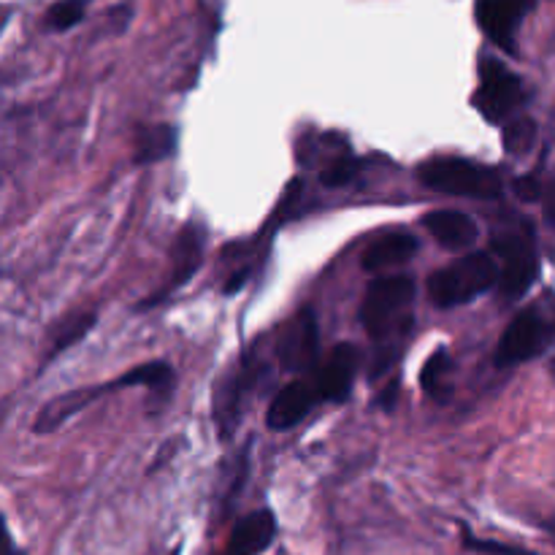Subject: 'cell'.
<instances>
[{
    "instance_id": "1",
    "label": "cell",
    "mask_w": 555,
    "mask_h": 555,
    "mask_svg": "<svg viewBox=\"0 0 555 555\" xmlns=\"http://www.w3.org/2000/svg\"><path fill=\"white\" fill-rule=\"evenodd\" d=\"M491 253L499 266V291L507 301L524 298L540 276V249L531 222L509 220L491 238Z\"/></svg>"
},
{
    "instance_id": "2",
    "label": "cell",
    "mask_w": 555,
    "mask_h": 555,
    "mask_svg": "<svg viewBox=\"0 0 555 555\" xmlns=\"http://www.w3.org/2000/svg\"><path fill=\"white\" fill-rule=\"evenodd\" d=\"M412 304H415V280L410 274H379L363 296V328L377 341L404 334L412 323Z\"/></svg>"
},
{
    "instance_id": "3",
    "label": "cell",
    "mask_w": 555,
    "mask_h": 555,
    "mask_svg": "<svg viewBox=\"0 0 555 555\" xmlns=\"http://www.w3.org/2000/svg\"><path fill=\"white\" fill-rule=\"evenodd\" d=\"M426 188L464 198L499 201L504 193V177L499 168L466 157H431L417 168Z\"/></svg>"
},
{
    "instance_id": "4",
    "label": "cell",
    "mask_w": 555,
    "mask_h": 555,
    "mask_svg": "<svg viewBox=\"0 0 555 555\" xmlns=\"http://www.w3.org/2000/svg\"><path fill=\"white\" fill-rule=\"evenodd\" d=\"M493 285H499V266L493 253H469L455 263L434 271L428 280V298L434 307L453 309L482 296Z\"/></svg>"
},
{
    "instance_id": "5",
    "label": "cell",
    "mask_w": 555,
    "mask_h": 555,
    "mask_svg": "<svg viewBox=\"0 0 555 555\" xmlns=\"http://www.w3.org/2000/svg\"><path fill=\"white\" fill-rule=\"evenodd\" d=\"M555 339V320L540 307H526L509 320L502 339L496 347V366L509 369L518 363L534 361L537 356L547 350Z\"/></svg>"
},
{
    "instance_id": "6",
    "label": "cell",
    "mask_w": 555,
    "mask_h": 555,
    "mask_svg": "<svg viewBox=\"0 0 555 555\" xmlns=\"http://www.w3.org/2000/svg\"><path fill=\"white\" fill-rule=\"evenodd\" d=\"M526 103V85L515 70L493 57L480 63V90L475 92V106L491 122H504L518 106Z\"/></svg>"
},
{
    "instance_id": "7",
    "label": "cell",
    "mask_w": 555,
    "mask_h": 555,
    "mask_svg": "<svg viewBox=\"0 0 555 555\" xmlns=\"http://www.w3.org/2000/svg\"><path fill=\"white\" fill-rule=\"evenodd\" d=\"M258 366L260 363H255L253 358H244V361H238L236 366L217 383L215 421L222 439H231L238 421H242L249 393H253L255 385H258Z\"/></svg>"
},
{
    "instance_id": "8",
    "label": "cell",
    "mask_w": 555,
    "mask_h": 555,
    "mask_svg": "<svg viewBox=\"0 0 555 555\" xmlns=\"http://www.w3.org/2000/svg\"><path fill=\"white\" fill-rule=\"evenodd\" d=\"M204 242H206L204 231H201L198 225H188L182 233H179L177 244H173L171 269H168L166 276H163L160 287L139 304V312L157 307V304L171 298L173 293H179L190 280H193L195 271H198L201 263H204Z\"/></svg>"
},
{
    "instance_id": "9",
    "label": "cell",
    "mask_w": 555,
    "mask_h": 555,
    "mask_svg": "<svg viewBox=\"0 0 555 555\" xmlns=\"http://www.w3.org/2000/svg\"><path fill=\"white\" fill-rule=\"evenodd\" d=\"M537 0H475L477 25L504 52L515 54V38Z\"/></svg>"
},
{
    "instance_id": "10",
    "label": "cell",
    "mask_w": 555,
    "mask_h": 555,
    "mask_svg": "<svg viewBox=\"0 0 555 555\" xmlns=\"http://www.w3.org/2000/svg\"><path fill=\"white\" fill-rule=\"evenodd\" d=\"M358 369H361V350L356 345H350V341H341V345H336L328 352V358L309 377H312L320 399L331 401V404H339V401H345L350 396Z\"/></svg>"
},
{
    "instance_id": "11",
    "label": "cell",
    "mask_w": 555,
    "mask_h": 555,
    "mask_svg": "<svg viewBox=\"0 0 555 555\" xmlns=\"http://www.w3.org/2000/svg\"><path fill=\"white\" fill-rule=\"evenodd\" d=\"M280 361L287 372L312 374L318 369V320L312 309L291 320L280 341Z\"/></svg>"
},
{
    "instance_id": "12",
    "label": "cell",
    "mask_w": 555,
    "mask_h": 555,
    "mask_svg": "<svg viewBox=\"0 0 555 555\" xmlns=\"http://www.w3.org/2000/svg\"><path fill=\"white\" fill-rule=\"evenodd\" d=\"M320 401L323 399H320L312 377L293 379V383H287L269 404L266 423H269L271 431H291V428L298 426L304 417L312 415V410Z\"/></svg>"
},
{
    "instance_id": "13",
    "label": "cell",
    "mask_w": 555,
    "mask_h": 555,
    "mask_svg": "<svg viewBox=\"0 0 555 555\" xmlns=\"http://www.w3.org/2000/svg\"><path fill=\"white\" fill-rule=\"evenodd\" d=\"M108 390H117V385L108 383V385H95V388H76V390H68V393L54 396L52 401H47V404L38 410L36 421H33V431L36 434L57 431L60 426H65L70 417L79 415L81 410H87L92 401H98L103 393H108Z\"/></svg>"
},
{
    "instance_id": "14",
    "label": "cell",
    "mask_w": 555,
    "mask_h": 555,
    "mask_svg": "<svg viewBox=\"0 0 555 555\" xmlns=\"http://www.w3.org/2000/svg\"><path fill=\"white\" fill-rule=\"evenodd\" d=\"M276 537V518L269 509H255L244 515L231 531L222 555H260Z\"/></svg>"
},
{
    "instance_id": "15",
    "label": "cell",
    "mask_w": 555,
    "mask_h": 555,
    "mask_svg": "<svg viewBox=\"0 0 555 555\" xmlns=\"http://www.w3.org/2000/svg\"><path fill=\"white\" fill-rule=\"evenodd\" d=\"M423 225H426V231L431 233L444 249H450V253H459V249L472 247V244L477 242V236H480L477 222L472 220L466 211H459V209L428 211V215L423 217Z\"/></svg>"
},
{
    "instance_id": "16",
    "label": "cell",
    "mask_w": 555,
    "mask_h": 555,
    "mask_svg": "<svg viewBox=\"0 0 555 555\" xmlns=\"http://www.w3.org/2000/svg\"><path fill=\"white\" fill-rule=\"evenodd\" d=\"M417 247H421L417 236H412L406 231H393L388 236H379L363 253V269L372 271V274H385V271L396 269V266H404L406 260L415 258Z\"/></svg>"
},
{
    "instance_id": "17",
    "label": "cell",
    "mask_w": 555,
    "mask_h": 555,
    "mask_svg": "<svg viewBox=\"0 0 555 555\" xmlns=\"http://www.w3.org/2000/svg\"><path fill=\"white\" fill-rule=\"evenodd\" d=\"M177 150V130L171 125H146L135 135V163L146 166V163L166 160Z\"/></svg>"
},
{
    "instance_id": "18",
    "label": "cell",
    "mask_w": 555,
    "mask_h": 555,
    "mask_svg": "<svg viewBox=\"0 0 555 555\" xmlns=\"http://www.w3.org/2000/svg\"><path fill=\"white\" fill-rule=\"evenodd\" d=\"M95 320H98L95 312H79V314H70V318L60 320L57 328L52 331V339H49L47 363L52 361V358L63 356V352L70 350V347L79 345V341L92 331Z\"/></svg>"
},
{
    "instance_id": "19",
    "label": "cell",
    "mask_w": 555,
    "mask_h": 555,
    "mask_svg": "<svg viewBox=\"0 0 555 555\" xmlns=\"http://www.w3.org/2000/svg\"><path fill=\"white\" fill-rule=\"evenodd\" d=\"M117 388H130V385H141V388H150L155 393H168L173 385V369L163 361L141 363L133 372L122 374L119 379H114Z\"/></svg>"
},
{
    "instance_id": "20",
    "label": "cell",
    "mask_w": 555,
    "mask_h": 555,
    "mask_svg": "<svg viewBox=\"0 0 555 555\" xmlns=\"http://www.w3.org/2000/svg\"><path fill=\"white\" fill-rule=\"evenodd\" d=\"M453 372V361H450V352L448 350H437L431 358L426 361L421 374V383L426 388L428 396L434 399H442L444 390H448V377Z\"/></svg>"
},
{
    "instance_id": "21",
    "label": "cell",
    "mask_w": 555,
    "mask_h": 555,
    "mask_svg": "<svg viewBox=\"0 0 555 555\" xmlns=\"http://www.w3.org/2000/svg\"><path fill=\"white\" fill-rule=\"evenodd\" d=\"M87 0H57V3L49 5L47 11V27L54 33L70 30V27L79 25L85 20Z\"/></svg>"
},
{
    "instance_id": "22",
    "label": "cell",
    "mask_w": 555,
    "mask_h": 555,
    "mask_svg": "<svg viewBox=\"0 0 555 555\" xmlns=\"http://www.w3.org/2000/svg\"><path fill=\"white\" fill-rule=\"evenodd\" d=\"M358 168H361V163L352 155L334 157V160L323 168V173H320V182H323L325 188H345L347 182H352V179L358 177Z\"/></svg>"
},
{
    "instance_id": "23",
    "label": "cell",
    "mask_w": 555,
    "mask_h": 555,
    "mask_svg": "<svg viewBox=\"0 0 555 555\" xmlns=\"http://www.w3.org/2000/svg\"><path fill=\"white\" fill-rule=\"evenodd\" d=\"M534 122L531 119H515V122H509L507 128H504V146H507L509 155H520V152H526L531 146V141H534Z\"/></svg>"
},
{
    "instance_id": "24",
    "label": "cell",
    "mask_w": 555,
    "mask_h": 555,
    "mask_svg": "<svg viewBox=\"0 0 555 555\" xmlns=\"http://www.w3.org/2000/svg\"><path fill=\"white\" fill-rule=\"evenodd\" d=\"M464 545L469 551L482 553V555H534L524 547H515V545H504V542H493V540H477V537L464 534Z\"/></svg>"
},
{
    "instance_id": "25",
    "label": "cell",
    "mask_w": 555,
    "mask_h": 555,
    "mask_svg": "<svg viewBox=\"0 0 555 555\" xmlns=\"http://www.w3.org/2000/svg\"><path fill=\"white\" fill-rule=\"evenodd\" d=\"M5 555H25V553H22V551H16V547H14V542L9 540V545H5Z\"/></svg>"
}]
</instances>
